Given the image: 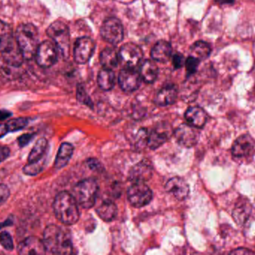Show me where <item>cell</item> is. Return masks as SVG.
<instances>
[{"mask_svg":"<svg viewBox=\"0 0 255 255\" xmlns=\"http://www.w3.org/2000/svg\"><path fill=\"white\" fill-rule=\"evenodd\" d=\"M43 242L46 252L55 255H70L73 253V244L68 231L50 225L43 232Z\"/></svg>","mask_w":255,"mask_h":255,"instance_id":"6da1fadb","label":"cell"},{"mask_svg":"<svg viewBox=\"0 0 255 255\" xmlns=\"http://www.w3.org/2000/svg\"><path fill=\"white\" fill-rule=\"evenodd\" d=\"M0 52L4 61L13 66L18 67L22 64L24 57L18 46L16 37L10 25L0 20Z\"/></svg>","mask_w":255,"mask_h":255,"instance_id":"7a4b0ae2","label":"cell"},{"mask_svg":"<svg viewBox=\"0 0 255 255\" xmlns=\"http://www.w3.org/2000/svg\"><path fill=\"white\" fill-rule=\"evenodd\" d=\"M53 211L58 221L66 226L76 224L79 219L78 204L73 195L63 191L55 196Z\"/></svg>","mask_w":255,"mask_h":255,"instance_id":"3957f363","label":"cell"},{"mask_svg":"<svg viewBox=\"0 0 255 255\" xmlns=\"http://www.w3.org/2000/svg\"><path fill=\"white\" fill-rule=\"evenodd\" d=\"M16 40L25 59L35 56L38 47V31L33 24H20L16 28Z\"/></svg>","mask_w":255,"mask_h":255,"instance_id":"277c9868","label":"cell"},{"mask_svg":"<svg viewBox=\"0 0 255 255\" xmlns=\"http://www.w3.org/2000/svg\"><path fill=\"white\" fill-rule=\"evenodd\" d=\"M98 190L97 181L92 178H88L76 184L73 188V196L78 205L85 209H89L95 205Z\"/></svg>","mask_w":255,"mask_h":255,"instance_id":"5b68a950","label":"cell"},{"mask_svg":"<svg viewBox=\"0 0 255 255\" xmlns=\"http://www.w3.org/2000/svg\"><path fill=\"white\" fill-rule=\"evenodd\" d=\"M46 33L53 40L60 52L67 57L70 49V31L67 25L61 21H55L48 27Z\"/></svg>","mask_w":255,"mask_h":255,"instance_id":"8992f818","label":"cell"},{"mask_svg":"<svg viewBox=\"0 0 255 255\" xmlns=\"http://www.w3.org/2000/svg\"><path fill=\"white\" fill-rule=\"evenodd\" d=\"M127 197L132 206L141 208L151 202L153 193L145 183L135 182L128 190Z\"/></svg>","mask_w":255,"mask_h":255,"instance_id":"52a82bcc","label":"cell"},{"mask_svg":"<svg viewBox=\"0 0 255 255\" xmlns=\"http://www.w3.org/2000/svg\"><path fill=\"white\" fill-rule=\"evenodd\" d=\"M58 47L55 43L45 40L39 44L35 53L36 62L40 67L48 68L56 63Z\"/></svg>","mask_w":255,"mask_h":255,"instance_id":"ba28073f","label":"cell"},{"mask_svg":"<svg viewBox=\"0 0 255 255\" xmlns=\"http://www.w3.org/2000/svg\"><path fill=\"white\" fill-rule=\"evenodd\" d=\"M100 32L104 40L112 44H118L124 39V26L121 20L117 18L106 19L102 25Z\"/></svg>","mask_w":255,"mask_h":255,"instance_id":"9c48e42d","label":"cell"},{"mask_svg":"<svg viewBox=\"0 0 255 255\" xmlns=\"http://www.w3.org/2000/svg\"><path fill=\"white\" fill-rule=\"evenodd\" d=\"M143 53L139 46L133 43L123 45L119 52V59L126 68L133 69L140 63Z\"/></svg>","mask_w":255,"mask_h":255,"instance_id":"30bf717a","label":"cell"},{"mask_svg":"<svg viewBox=\"0 0 255 255\" xmlns=\"http://www.w3.org/2000/svg\"><path fill=\"white\" fill-rule=\"evenodd\" d=\"M94 50L95 43L91 37H82L77 39L73 50L75 61L78 64H85L91 59Z\"/></svg>","mask_w":255,"mask_h":255,"instance_id":"8fae6325","label":"cell"},{"mask_svg":"<svg viewBox=\"0 0 255 255\" xmlns=\"http://www.w3.org/2000/svg\"><path fill=\"white\" fill-rule=\"evenodd\" d=\"M141 76L132 68H125L119 74L120 86L127 92H132L138 89L141 83Z\"/></svg>","mask_w":255,"mask_h":255,"instance_id":"7c38bea8","label":"cell"},{"mask_svg":"<svg viewBox=\"0 0 255 255\" xmlns=\"http://www.w3.org/2000/svg\"><path fill=\"white\" fill-rule=\"evenodd\" d=\"M195 127L190 124H181L175 131L177 142L184 148H192L198 141V134Z\"/></svg>","mask_w":255,"mask_h":255,"instance_id":"4fadbf2b","label":"cell"},{"mask_svg":"<svg viewBox=\"0 0 255 255\" xmlns=\"http://www.w3.org/2000/svg\"><path fill=\"white\" fill-rule=\"evenodd\" d=\"M255 141L249 135L240 136L232 145V152L234 157L238 158L250 157L254 153Z\"/></svg>","mask_w":255,"mask_h":255,"instance_id":"5bb4252c","label":"cell"},{"mask_svg":"<svg viewBox=\"0 0 255 255\" xmlns=\"http://www.w3.org/2000/svg\"><path fill=\"white\" fill-rule=\"evenodd\" d=\"M17 253L22 255H44L46 253V250L43 241L37 237L31 236L19 243L17 247Z\"/></svg>","mask_w":255,"mask_h":255,"instance_id":"9a60e30c","label":"cell"},{"mask_svg":"<svg viewBox=\"0 0 255 255\" xmlns=\"http://www.w3.org/2000/svg\"><path fill=\"white\" fill-rule=\"evenodd\" d=\"M165 189L168 193L172 194L179 201L187 199L190 193V187L187 183L178 177L169 179L165 186Z\"/></svg>","mask_w":255,"mask_h":255,"instance_id":"2e32d148","label":"cell"},{"mask_svg":"<svg viewBox=\"0 0 255 255\" xmlns=\"http://www.w3.org/2000/svg\"><path fill=\"white\" fill-rule=\"evenodd\" d=\"M152 167L146 161H142L135 165L129 173V178L133 183L148 181L152 176Z\"/></svg>","mask_w":255,"mask_h":255,"instance_id":"e0dca14e","label":"cell"},{"mask_svg":"<svg viewBox=\"0 0 255 255\" xmlns=\"http://www.w3.org/2000/svg\"><path fill=\"white\" fill-rule=\"evenodd\" d=\"M208 114L199 106L190 107L185 112L187 122L195 128H202L208 121Z\"/></svg>","mask_w":255,"mask_h":255,"instance_id":"ac0fdd59","label":"cell"},{"mask_svg":"<svg viewBox=\"0 0 255 255\" xmlns=\"http://www.w3.org/2000/svg\"><path fill=\"white\" fill-rule=\"evenodd\" d=\"M178 94V88L175 85H166L158 91L154 98V103L160 106H169L176 101Z\"/></svg>","mask_w":255,"mask_h":255,"instance_id":"d6986e66","label":"cell"},{"mask_svg":"<svg viewBox=\"0 0 255 255\" xmlns=\"http://www.w3.org/2000/svg\"><path fill=\"white\" fill-rule=\"evenodd\" d=\"M172 52L170 43L166 40H159L151 49V56L154 61L166 62L171 58Z\"/></svg>","mask_w":255,"mask_h":255,"instance_id":"ffe728a7","label":"cell"},{"mask_svg":"<svg viewBox=\"0 0 255 255\" xmlns=\"http://www.w3.org/2000/svg\"><path fill=\"white\" fill-rule=\"evenodd\" d=\"M74 148L71 144L64 142L61 144L57 154L55 161V168L56 169H61L68 164L69 161L73 156Z\"/></svg>","mask_w":255,"mask_h":255,"instance_id":"44dd1931","label":"cell"},{"mask_svg":"<svg viewBox=\"0 0 255 255\" xmlns=\"http://www.w3.org/2000/svg\"><path fill=\"white\" fill-rule=\"evenodd\" d=\"M97 213L102 220L106 222H112L116 218L118 208L112 201L105 200L99 205Z\"/></svg>","mask_w":255,"mask_h":255,"instance_id":"7402d4cb","label":"cell"},{"mask_svg":"<svg viewBox=\"0 0 255 255\" xmlns=\"http://www.w3.org/2000/svg\"><path fill=\"white\" fill-rule=\"evenodd\" d=\"M139 74L141 78L147 83H152L158 75V67L154 61L146 60L141 65Z\"/></svg>","mask_w":255,"mask_h":255,"instance_id":"603a6c76","label":"cell"},{"mask_svg":"<svg viewBox=\"0 0 255 255\" xmlns=\"http://www.w3.org/2000/svg\"><path fill=\"white\" fill-rule=\"evenodd\" d=\"M100 62L105 68L113 69L119 62V54L114 48H106L102 51L100 56Z\"/></svg>","mask_w":255,"mask_h":255,"instance_id":"cb8c5ba5","label":"cell"},{"mask_svg":"<svg viewBox=\"0 0 255 255\" xmlns=\"http://www.w3.org/2000/svg\"><path fill=\"white\" fill-rule=\"evenodd\" d=\"M99 86L104 91H110L115 85V74L112 69L103 68L97 78Z\"/></svg>","mask_w":255,"mask_h":255,"instance_id":"d4e9b609","label":"cell"},{"mask_svg":"<svg viewBox=\"0 0 255 255\" xmlns=\"http://www.w3.org/2000/svg\"><path fill=\"white\" fill-rule=\"evenodd\" d=\"M48 148V141L46 138H40L36 142L28 157V163H34L46 156Z\"/></svg>","mask_w":255,"mask_h":255,"instance_id":"484cf974","label":"cell"},{"mask_svg":"<svg viewBox=\"0 0 255 255\" xmlns=\"http://www.w3.org/2000/svg\"><path fill=\"white\" fill-rule=\"evenodd\" d=\"M211 52V46L207 42L202 41V40L193 43L190 47V53L192 56L198 58L200 61L206 59L209 56Z\"/></svg>","mask_w":255,"mask_h":255,"instance_id":"4316f807","label":"cell"},{"mask_svg":"<svg viewBox=\"0 0 255 255\" xmlns=\"http://www.w3.org/2000/svg\"><path fill=\"white\" fill-rule=\"evenodd\" d=\"M166 139H167V136L166 133L154 130L148 134L146 145L150 149H157L165 143Z\"/></svg>","mask_w":255,"mask_h":255,"instance_id":"83f0119b","label":"cell"},{"mask_svg":"<svg viewBox=\"0 0 255 255\" xmlns=\"http://www.w3.org/2000/svg\"><path fill=\"white\" fill-rule=\"evenodd\" d=\"M46 156H45L43 158L40 159L38 161L34 162V163H28L23 169H22V172L25 175L28 176H35L38 175L40 172H42L43 168H44L45 163H46Z\"/></svg>","mask_w":255,"mask_h":255,"instance_id":"f1b7e54d","label":"cell"},{"mask_svg":"<svg viewBox=\"0 0 255 255\" xmlns=\"http://www.w3.org/2000/svg\"><path fill=\"white\" fill-rule=\"evenodd\" d=\"M28 121L29 120L27 118H13L6 122V125L8 129L9 133H13L25 128L28 125Z\"/></svg>","mask_w":255,"mask_h":255,"instance_id":"f546056e","label":"cell"},{"mask_svg":"<svg viewBox=\"0 0 255 255\" xmlns=\"http://www.w3.org/2000/svg\"><path fill=\"white\" fill-rule=\"evenodd\" d=\"M0 244L6 251H12L14 247L13 238L7 232H2L0 233Z\"/></svg>","mask_w":255,"mask_h":255,"instance_id":"4dcf8cb0","label":"cell"},{"mask_svg":"<svg viewBox=\"0 0 255 255\" xmlns=\"http://www.w3.org/2000/svg\"><path fill=\"white\" fill-rule=\"evenodd\" d=\"M77 99L80 103L89 106V107H93V102L91 100V97L88 95V93L85 91V88L82 85H78L77 88Z\"/></svg>","mask_w":255,"mask_h":255,"instance_id":"1f68e13d","label":"cell"},{"mask_svg":"<svg viewBox=\"0 0 255 255\" xmlns=\"http://www.w3.org/2000/svg\"><path fill=\"white\" fill-rule=\"evenodd\" d=\"M199 63H200V60L195 58V57L192 56V55H190V56L186 60V69H187V74H188V76H191L193 73H196Z\"/></svg>","mask_w":255,"mask_h":255,"instance_id":"d6a6232c","label":"cell"},{"mask_svg":"<svg viewBox=\"0 0 255 255\" xmlns=\"http://www.w3.org/2000/svg\"><path fill=\"white\" fill-rule=\"evenodd\" d=\"M34 137H35L34 133H25L18 137V145L19 148H24V147L27 146L34 139Z\"/></svg>","mask_w":255,"mask_h":255,"instance_id":"836d02e7","label":"cell"},{"mask_svg":"<svg viewBox=\"0 0 255 255\" xmlns=\"http://www.w3.org/2000/svg\"><path fill=\"white\" fill-rule=\"evenodd\" d=\"M10 192L8 187L4 184H0V207L4 205L10 197Z\"/></svg>","mask_w":255,"mask_h":255,"instance_id":"e575fe53","label":"cell"},{"mask_svg":"<svg viewBox=\"0 0 255 255\" xmlns=\"http://www.w3.org/2000/svg\"><path fill=\"white\" fill-rule=\"evenodd\" d=\"M172 63H173L174 67L175 68H180L185 64V60L184 57L181 54H175L172 58Z\"/></svg>","mask_w":255,"mask_h":255,"instance_id":"d590c367","label":"cell"},{"mask_svg":"<svg viewBox=\"0 0 255 255\" xmlns=\"http://www.w3.org/2000/svg\"><path fill=\"white\" fill-rule=\"evenodd\" d=\"M10 151L7 147L0 146V163L4 162L10 157Z\"/></svg>","mask_w":255,"mask_h":255,"instance_id":"8d00e7d4","label":"cell"},{"mask_svg":"<svg viewBox=\"0 0 255 255\" xmlns=\"http://www.w3.org/2000/svg\"><path fill=\"white\" fill-rule=\"evenodd\" d=\"M88 165L91 170H100L102 168L101 164L96 159H90L88 160Z\"/></svg>","mask_w":255,"mask_h":255,"instance_id":"74e56055","label":"cell"},{"mask_svg":"<svg viewBox=\"0 0 255 255\" xmlns=\"http://www.w3.org/2000/svg\"><path fill=\"white\" fill-rule=\"evenodd\" d=\"M231 254L233 255H241V254H255L254 252L250 251L247 249H238L235 250V251L232 252Z\"/></svg>","mask_w":255,"mask_h":255,"instance_id":"f35d334b","label":"cell"},{"mask_svg":"<svg viewBox=\"0 0 255 255\" xmlns=\"http://www.w3.org/2000/svg\"><path fill=\"white\" fill-rule=\"evenodd\" d=\"M10 116H12V113L9 111L4 110V109L0 110V121H4L7 118H10Z\"/></svg>","mask_w":255,"mask_h":255,"instance_id":"ab89813d","label":"cell"},{"mask_svg":"<svg viewBox=\"0 0 255 255\" xmlns=\"http://www.w3.org/2000/svg\"><path fill=\"white\" fill-rule=\"evenodd\" d=\"M9 133L8 129L5 124H0V139Z\"/></svg>","mask_w":255,"mask_h":255,"instance_id":"60d3db41","label":"cell"},{"mask_svg":"<svg viewBox=\"0 0 255 255\" xmlns=\"http://www.w3.org/2000/svg\"><path fill=\"white\" fill-rule=\"evenodd\" d=\"M13 223V220L12 217L7 219L5 221L3 222L2 223H0V230L3 228L7 227V226H11Z\"/></svg>","mask_w":255,"mask_h":255,"instance_id":"b9f144b4","label":"cell"},{"mask_svg":"<svg viewBox=\"0 0 255 255\" xmlns=\"http://www.w3.org/2000/svg\"><path fill=\"white\" fill-rule=\"evenodd\" d=\"M215 1L221 4H232L235 2V0H215Z\"/></svg>","mask_w":255,"mask_h":255,"instance_id":"7bdbcfd3","label":"cell"}]
</instances>
